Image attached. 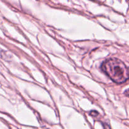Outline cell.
<instances>
[{
    "mask_svg": "<svg viewBox=\"0 0 129 129\" xmlns=\"http://www.w3.org/2000/svg\"><path fill=\"white\" fill-rule=\"evenodd\" d=\"M101 69L113 81L118 84L125 83L129 79V68L120 59H107L102 63Z\"/></svg>",
    "mask_w": 129,
    "mask_h": 129,
    "instance_id": "6da1fadb",
    "label": "cell"
},
{
    "mask_svg": "<svg viewBox=\"0 0 129 129\" xmlns=\"http://www.w3.org/2000/svg\"><path fill=\"white\" fill-rule=\"evenodd\" d=\"M124 94H125V96H126L129 97V89H126V90L125 91V92H124Z\"/></svg>",
    "mask_w": 129,
    "mask_h": 129,
    "instance_id": "7a4b0ae2",
    "label": "cell"
}]
</instances>
